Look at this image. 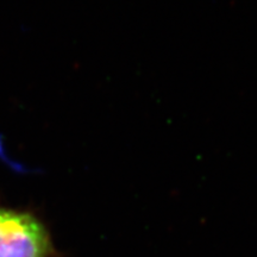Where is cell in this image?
<instances>
[{
  "instance_id": "1",
  "label": "cell",
  "mask_w": 257,
  "mask_h": 257,
  "mask_svg": "<svg viewBox=\"0 0 257 257\" xmlns=\"http://www.w3.org/2000/svg\"><path fill=\"white\" fill-rule=\"evenodd\" d=\"M49 233L32 214L0 208V257H48Z\"/></svg>"
}]
</instances>
